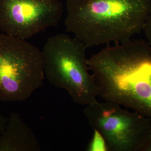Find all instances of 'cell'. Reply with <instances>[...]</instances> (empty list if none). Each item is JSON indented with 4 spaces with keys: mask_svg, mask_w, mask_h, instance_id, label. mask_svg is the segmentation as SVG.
<instances>
[{
    "mask_svg": "<svg viewBox=\"0 0 151 151\" xmlns=\"http://www.w3.org/2000/svg\"><path fill=\"white\" fill-rule=\"evenodd\" d=\"M63 11L58 0H0V31L27 40L57 26Z\"/></svg>",
    "mask_w": 151,
    "mask_h": 151,
    "instance_id": "5",
    "label": "cell"
},
{
    "mask_svg": "<svg viewBox=\"0 0 151 151\" xmlns=\"http://www.w3.org/2000/svg\"><path fill=\"white\" fill-rule=\"evenodd\" d=\"M65 25L86 47L124 43L142 31L150 0H67Z\"/></svg>",
    "mask_w": 151,
    "mask_h": 151,
    "instance_id": "1",
    "label": "cell"
},
{
    "mask_svg": "<svg viewBox=\"0 0 151 151\" xmlns=\"http://www.w3.org/2000/svg\"><path fill=\"white\" fill-rule=\"evenodd\" d=\"M86 46L65 34L50 37L42 52L44 72L49 83L64 89L74 103L87 105L97 101V87L89 73Z\"/></svg>",
    "mask_w": 151,
    "mask_h": 151,
    "instance_id": "2",
    "label": "cell"
},
{
    "mask_svg": "<svg viewBox=\"0 0 151 151\" xmlns=\"http://www.w3.org/2000/svg\"><path fill=\"white\" fill-rule=\"evenodd\" d=\"M45 77L39 49L25 40L0 34V100L25 101L42 86Z\"/></svg>",
    "mask_w": 151,
    "mask_h": 151,
    "instance_id": "3",
    "label": "cell"
},
{
    "mask_svg": "<svg viewBox=\"0 0 151 151\" xmlns=\"http://www.w3.org/2000/svg\"><path fill=\"white\" fill-rule=\"evenodd\" d=\"M142 31L144 32L148 43L151 46V11L146 20Z\"/></svg>",
    "mask_w": 151,
    "mask_h": 151,
    "instance_id": "8",
    "label": "cell"
},
{
    "mask_svg": "<svg viewBox=\"0 0 151 151\" xmlns=\"http://www.w3.org/2000/svg\"><path fill=\"white\" fill-rule=\"evenodd\" d=\"M92 139L87 146V151H106L108 150L105 139L102 135L96 130H94Z\"/></svg>",
    "mask_w": 151,
    "mask_h": 151,
    "instance_id": "7",
    "label": "cell"
},
{
    "mask_svg": "<svg viewBox=\"0 0 151 151\" xmlns=\"http://www.w3.org/2000/svg\"><path fill=\"white\" fill-rule=\"evenodd\" d=\"M142 151H151V134Z\"/></svg>",
    "mask_w": 151,
    "mask_h": 151,
    "instance_id": "10",
    "label": "cell"
},
{
    "mask_svg": "<svg viewBox=\"0 0 151 151\" xmlns=\"http://www.w3.org/2000/svg\"><path fill=\"white\" fill-rule=\"evenodd\" d=\"M84 115L90 127L105 139L109 151H142L151 134V119L105 101L86 105Z\"/></svg>",
    "mask_w": 151,
    "mask_h": 151,
    "instance_id": "4",
    "label": "cell"
},
{
    "mask_svg": "<svg viewBox=\"0 0 151 151\" xmlns=\"http://www.w3.org/2000/svg\"><path fill=\"white\" fill-rule=\"evenodd\" d=\"M41 149L36 136L19 114L11 113L4 132L0 134V151H40Z\"/></svg>",
    "mask_w": 151,
    "mask_h": 151,
    "instance_id": "6",
    "label": "cell"
},
{
    "mask_svg": "<svg viewBox=\"0 0 151 151\" xmlns=\"http://www.w3.org/2000/svg\"><path fill=\"white\" fill-rule=\"evenodd\" d=\"M8 119L5 118L0 113V134H1L5 130Z\"/></svg>",
    "mask_w": 151,
    "mask_h": 151,
    "instance_id": "9",
    "label": "cell"
}]
</instances>
